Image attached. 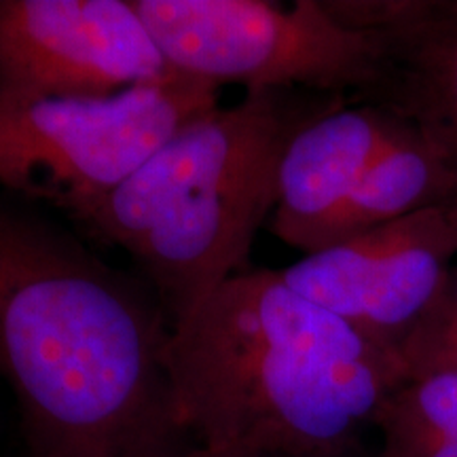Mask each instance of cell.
Returning <instances> with one entry per match:
<instances>
[{
	"label": "cell",
	"mask_w": 457,
	"mask_h": 457,
	"mask_svg": "<svg viewBox=\"0 0 457 457\" xmlns=\"http://www.w3.org/2000/svg\"><path fill=\"white\" fill-rule=\"evenodd\" d=\"M373 426L384 438L379 457H457V370L407 377Z\"/></svg>",
	"instance_id": "8fae6325"
},
{
	"label": "cell",
	"mask_w": 457,
	"mask_h": 457,
	"mask_svg": "<svg viewBox=\"0 0 457 457\" xmlns=\"http://www.w3.org/2000/svg\"><path fill=\"white\" fill-rule=\"evenodd\" d=\"M174 74L134 0H0V100L106 98Z\"/></svg>",
	"instance_id": "52a82bcc"
},
{
	"label": "cell",
	"mask_w": 457,
	"mask_h": 457,
	"mask_svg": "<svg viewBox=\"0 0 457 457\" xmlns=\"http://www.w3.org/2000/svg\"><path fill=\"white\" fill-rule=\"evenodd\" d=\"M345 24L379 34L386 81L370 102L424 134L457 171V0H328Z\"/></svg>",
	"instance_id": "9c48e42d"
},
{
	"label": "cell",
	"mask_w": 457,
	"mask_h": 457,
	"mask_svg": "<svg viewBox=\"0 0 457 457\" xmlns=\"http://www.w3.org/2000/svg\"><path fill=\"white\" fill-rule=\"evenodd\" d=\"M163 358L199 447L259 457L347 455L407 379L398 352L273 270L227 279L171 330Z\"/></svg>",
	"instance_id": "7a4b0ae2"
},
{
	"label": "cell",
	"mask_w": 457,
	"mask_h": 457,
	"mask_svg": "<svg viewBox=\"0 0 457 457\" xmlns=\"http://www.w3.org/2000/svg\"><path fill=\"white\" fill-rule=\"evenodd\" d=\"M219 85L174 74L106 98L0 100V187L77 220L199 114Z\"/></svg>",
	"instance_id": "5b68a950"
},
{
	"label": "cell",
	"mask_w": 457,
	"mask_h": 457,
	"mask_svg": "<svg viewBox=\"0 0 457 457\" xmlns=\"http://www.w3.org/2000/svg\"><path fill=\"white\" fill-rule=\"evenodd\" d=\"M409 121L377 102L318 114L293 136L278 174L273 236L305 254L327 248L337 214Z\"/></svg>",
	"instance_id": "ba28073f"
},
{
	"label": "cell",
	"mask_w": 457,
	"mask_h": 457,
	"mask_svg": "<svg viewBox=\"0 0 457 457\" xmlns=\"http://www.w3.org/2000/svg\"><path fill=\"white\" fill-rule=\"evenodd\" d=\"M400 358L407 377L457 370V313L434 307L430 316L400 347Z\"/></svg>",
	"instance_id": "7c38bea8"
},
{
	"label": "cell",
	"mask_w": 457,
	"mask_h": 457,
	"mask_svg": "<svg viewBox=\"0 0 457 457\" xmlns=\"http://www.w3.org/2000/svg\"><path fill=\"white\" fill-rule=\"evenodd\" d=\"M339 102L248 91L182 125L74 222L134 256L171 327H180L227 279L248 271L256 233L276 208L286 146Z\"/></svg>",
	"instance_id": "3957f363"
},
{
	"label": "cell",
	"mask_w": 457,
	"mask_h": 457,
	"mask_svg": "<svg viewBox=\"0 0 457 457\" xmlns=\"http://www.w3.org/2000/svg\"><path fill=\"white\" fill-rule=\"evenodd\" d=\"M176 72L248 91L310 89L375 98L386 81L379 34L339 20L327 3L134 0Z\"/></svg>",
	"instance_id": "277c9868"
},
{
	"label": "cell",
	"mask_w": 457,
	"mask_h": 457,
	"mask_svg": "<svg viewBox=\"0 0 457 457\" xmlns=\"http://www.w3.org/2000/svg\"><path fill=\"white\" fill-rule=\"evenodd\" d=\"M436 307H441L445 312L457 313V267H453V271H451L447 288H445V293L441 296V301L436 303Z\"/></svg>",
	"instance_id": "4fadbf2b"
},
{
	"label": "cell",
	"mask_w": 457,
	"mask_h": 457,
	"mask_svg": "<svg viewBox=\"0 0 457 457\" xmlns=\"http://www.w3.org/2000/svg\"><path fill=\"white\" fill-rule=\"evenodd\" d=\"M185 457H259V455L242 453V451H220V449L197 447V449H193L191 453H187Z\"/></svg>",
	"instance_id": "5bb4252c"
},
{
	"label": "cell",
	"mask_w": 457,
	"mask_h": 457,
	"mask_svg": "<svg viewBox=\"0 0 457 457\" xmlns=\"http://www.w3.org/2000/svg\"><path fill=\"white\" fill-rule=\"evenodd\" d=\"M151 284L71 231L0 202V375L30 457H185Z\"/></svg>",
	"instance_id": "6da1fadb"
},
{
	"label": "cell",
	"mask_w": 457,
	"mask_h": 457,
	"mask_svg": "<svg viewBox=\"0 0 457 457\" xmlns=\"http://www.w3.org/2000/svg\"><path fill=\"white\" fill-rule=\"evenodd\" d=\"M341 457H345V455H341Z\"/></svg>",
	"instance_id": "9a60e30c"
},
{
	"label": "cell",
	"mask_w": 457,
	"mask_h": 457,
	"mask_svg": "<svg viewBox=\"0 0 457 457\" xmlns=\"http://www.w3.org/2000/svg\"><path fill=\"white\" fill-rule=\"evenodd\" d=\"M457 199L370 228L279 273L290 288L400 353L447 288Z\"/></svg>",
	"instance_id": "8992f818"
},
{
	"label": "cell",
	"mask_w": 457,
	"mask_h": 457,
	"mask_svg": "<svg viewBox=\"0 0 457 457\" xmlns=\"http://www.w3.org/2000/svg\"><path fill=\"white\" fill-rule=\"evenodd\" d=\"M453 199H457L453 165L424 131L409 121L403 134L375 159L337 214L327 248Z\"/></svg>",
	"instance_id": "30bf717a"
}]
</instances>
